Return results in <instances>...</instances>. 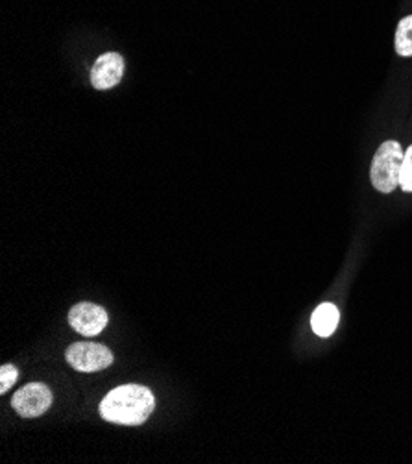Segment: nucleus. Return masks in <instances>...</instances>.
<instances>
[{
    "mask_svg": "<svg viewBox=\"0 0 412 464\" xmlns=\"http://www.w3.org/2000/svg\"><path fill=\"white\" fill-rule=\"evenodd\" d=\"M156 407V397L143 385H122L100 402V416L119 426H141Z\"/></svg>",
    "mask_w": 412,
    "mask_h": 464,
    "instance_id": "obj_1",
    "label": "nucleus"
},
{
    "mask_svg": "<svg viewBox=\"0 0 412 464\" xmlns=\"http://www.w3.org/2000/svg\"><path fill=\"white\" fill-rule=\"evenodd\" d=\"M403 156L405 152L398 141H386L377 148L372 161L370 178L379 193L390 194L400 185Z\"/></svg>",
    "mask_w": 412,
    "mask_h": 464,
    "instance_id": "obj_2",
    "label": "nucleus"
},
{
    "mask_svg": "<svg viewBox=\"0 0 412 464\" xmlns=\"http://www.w3.org/2000/svg\"><path fill=\"white\" fill-rule=\"evenodd\" d=\"M67 363L78 372H100L113 363V353L97 342H74L67 348Z\"/></svg>",
    "mask_w": 412,
    "mask_h": 464,
    "instance_id": "obj_3",
    "label": "nucleus"
},
{
    "mask_svg": "<svg viewBox=\"0 0 412 464\" xmlns=\"http://www.w3.org/2000/svg\"><path fill=\"white\" fill-rule=\"evenodd\" d=\"M52 405V392L43 383H30L19 389L12 397V407L23 418H37Z\"/></svg>",
    "mask_w": 412,
    "mask_h": 464,
    "instance_id": "obj_4",
    "label": "nucleus"
},
{
    "mask_svg": "<svg viewBox=\"0 0 412 464\" xmlns=\"http://www.w3.org/2000/svg\"><path fill=\"white\" fill-rule=\"evenodd\" d=\"M69 324H71V327H74V331H78L80 335L95 337V335L102 334L104 327L107 326V313L104 307H100L97 303L82 302L71 309Z\"/></svg>",
    "mask_w": 412,
    "mask_h": 464,
    "instance_id": "obj_5",
    "label": "nucleus"
},
{
    "mask_svg": "<svg viewBox=\"0 0 412 464\" xmlns=\"http://www.w3.org/2000/svg\"><path fill=\"white\" fill-rule=\"evenodd\" d=\"M124 75V59L117 52H107L100 56L91 71V83L95 90L105 91L115 87Z\"/></svg>",
    "mask_w": 412,
    "mask_h": 464,
    "instance_id": "obj_6",
    "label": "nucleus"
},
{
    "mask_svg": "<svg viewBox=\"0 0 412 464\" xmlns=\"http://www.w3.org/2000/svg\"><path fill=\"white\" fill-rule=\"evenodd\" d=\"M340 313L333 303H322L315 309L311 317V327L318 337H331L338 326Z\"/></svg>",
    "mask_w": 412,
    "mask_h": 464,
    "instance_id": "obj_7",
    "label": "nucleus"
},
{
    "mask_svg": "<svg viewBox=\"0 0 412 464\" xmlns=\"http://www.w3.org/2000/svg\"><path fill=\"white\" fill-rule=\"evenodd\" d=\"M394 45H396V52L403 58H410L412 56V15L403 17L398 25L396 30V39H394Z\"/></svg>",
    "mask_w": 412,
    "mask_h": 464,
    "instance_id": "obj_8",
    "label": "nucleus"
},
{
    "mask_svg": "<svg viewBox=\"0 0 412 464\" xmlns=\"http://www.w3.org/2000/svg\"><path fill=\"white\" fill-rule=\"evenodd\" d=\"M400 187L405 193H412V145L405 150L401 174H400Z\"/></svg>",
    "mask_w": 412,
    "mask_h": 464,
    "instance_id": "obj_9",
    "label": "nucleus"
},
{
    "mask_svg": "<svg viewBox=\"0 0 412 464\" xmlns=\"http://www.w3.org/2000/svg\"><path fill=\"white\" fill-rule=\"evenodd\" d=\"M17 381V368L12 365H4L0 368V392H8L10 387Z\"/></svg>",
    "mask_w": 412,
    "mask_h": 464,
    "instance_id": "obj_10",
    "label": "nucleus"
}]
</instances>
